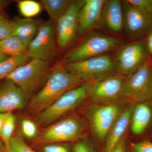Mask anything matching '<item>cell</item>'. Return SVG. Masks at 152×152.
<instances>
[{"label": "cell", "mask_w": 152, "mask_h": 152, "mask_svg": "<svg viewBox=\"0 0 152 152\" xmlns=\"http://www.w3.org/2000/svg\"><path fill=\"white\" fill-rule=\"evenodd\" d=\"M122 42L121 40L114 37L99 34L90 36L70 52L62 63L69 64L105 55Z\"/></svg>", "instance_id": "cell-7"}, {"label": "cell", "mask_w": 152, "mask_h": 152, "mask_svg": "<svg viewBox=\"0 0 152 152\" xmlns=\"http://www.w3.org/2000/svg\"><path fill=\"white\" fill-rule=\"evenodd\" d=\"M134 105H130L125 108L111 128L106 138L104 152H112L125 135V132L132 119Z\"/></svg>", "instance_id": "cell-16"}, {"label": "cell", "mask_w": 152, "mask_h": 152, "mask_svg": "<svg viewBox=\"0 0 152 152\" xmlns=\"http://www.w3.org/2000/svg\"><path fill=\"white\" fill-rule=\"evenodd\" d=\"M131 152H152V142L145 140L132 144Z\"/></svg>", "instance_id": "cell-29"}, {"label": "cell", "mask_w": 152, "mask_h": 152, "mask_svg": "<svg viewBox=\"0 0 152 152\" xmlns=\"http://www.w3.org/2000/svg\"><path fill=\"white\" fill-rule=\"evenodd\" d=\"M19 12L25 18H31L40 13L42 6L40 3L34 0H22L18 2Z\"/></svg>", "instance_id": "cell-24"}, {"label": "cell", "mask_w": 152, "mask_h": 152, "mask_svg": "<svg viewBox=\"0 0 152 152\" xmlns=\"http://www.w3.org/2000/svg\"><path fill=\"white\" fill-rule=\"evenodd\" d=\"M146 45L148 52L152 56V28L149 31L147 37Z\"/></svg>", "instance_id": "cell-33"}, {"label": "cell", "mask_w": 152, "mask_h": 152, "mask_svg": "<svg viewBox=\"0 0 152 152\" xmlns=\"http://www.w3.org/2000/svg\"><path fill=\"white\" fill-rule=\"evenodd\" d=\"M28 98L18 86L6 80L0 85V113L21 110L27 104Z\"/></svg>", "instance_id": "cell-14"}, {"label": "cell", "mask_w": 152, "mask_h": 152, "mask_svg": "<svg viewBox=\"0 0 152 152\" xmlns=\"http://www.w3.org/2000/svg\"><path fill=\"white\" fill-rule=\"evenodd\" d=\"M21 130L23 134L28 139L37 137L38 130L37 125L31 120L25 119L21 123Z\"/></svg>", "instance_id": "cell-26"}, {"label": "cell", "mask_w": 152, "mask_h": 152, "mask_svg": "<svg viewBox=\"0 0 152 152\" xmlns=\"http://www.w3.org/2000/svg\"><path fill=\"white\" fill-rule=\"evenodd\" d=\"M5 18H6L4 16H3L2 15H0V21L2 20Z\"/></svg>", "instance_id": "cell-39"}, {"label": "cell", "mask_w": 152, "mask_h": 152, "mask_svg": "<svg viewBox=\"0 0 152 152\" xmlns=\"http://www.w3.org/2000/svg\"><path fill=\"white\" fill-rule=\"evenodd\" d=\"M51 69L50 62L32 58L14 70L5 79L18 86L29 99L45 82Z\"/></svg>", "instance_id": "cell-2"}, {"label": "cell", "mask_w": 152, "mask_h": 152, "mask_svg": "<svg viewBox=\"0 0 152 152\" xmlns=\"http://www.w3.org/2000/svg\"><path fill=\"white\" fill-rule=\"evenodd\" d=\"M124 23L131 38L141 37L149 32L152 25V14L123 2Z\"/></svg>", "instance_id": "cell-13"}, {"label": "cell", "mask_w": 152, "mask_h": 152, "mask_svg": "<svg viewBox=\"0 0 152 152\" xmlns=\"http://www.w3.org/2000/svg\"><path fill=\"white\" fill-rule=\"evenodd\" d=\"M106 1L85 0L79 10L78 33L82 36L92 28L99 21Z\"/></svg>", "instance_id": "cell-15"}, {"label": "cell", "mask_w": 152, "mask_h": 152, "mask_svg": "<svg viewBox=\"0 0 152 152\" xmlns=\"http://www.w3.org/2000/svg\"><path fill=\"white\" fill-rule=\"evenodd\" d=\"M16 20H10L4 19L0 21V41L12 35Z\"/></svg>", "instance_id": "cell-27"}, {"label": "cell", "mask_w": 152, "mask_h": 152, "mask_svg": "<svg viewBox=\"0 0 152 152\" xmlns=\"http://www.w3.org/2000/svg\"><path fill=\"white\" fill-rule=\"evenodd\" d=\"M152 62L149 59L125 80L121 98L135 103L152 100L150 86V71Z\"/></svg>", "instance_id": "cell-8"}, {"label": "cell", "mask_w": 152, "mask_h": 152, "mask_svg": "<svg viewBox=\"0 0 152 152\" xmlns=\"http://www.w3.org/2000/svg\"><path fill=\"white\" fill-rule=\"evenodd\" d=\"M0 152H6L5 146L1 137H0Z\"/></svg>", "instance_id": "cell-35"}, {"label": "cell", "mask_w": 152, "mask_h": 152, "mask_svg": "<svg viewBox=\"0 0 152 152\" xmlns=\"http://www.w3.org/2000/svg\"><path fill=\"white\" fill-rule=\"evenodd\" d=\"M73 152H94L91 147L84 140L78 141L74 145Z\"/></svg>", "instance_id": "cell-31"}, {"label": "cell", "mask_w": 152, "mask_h": 152, "mask_svg": "<svg viewBox=\"0 0 152 152\" xmlns=\"http://www.w3.org/2000/svg\"><path fill=\"white\" fill-rule=\"evenodd\" d=\"M0 51L9 57L26 54L27 48L15 36H11L0 41Z\"/></svg>", "instance_id": "cell-21"}, {"label": "cell", "mask_w": 152, "mask_h": 152, "mask_svg": "<svg viewBox=\"0 0 152 152\" xmlns=\"http://www.w3.org/2000/svg\"><path fill=\"white\" fill-rule=\"evenodd\" d=\"M88 83H85L62 95L45 110L37 115L41 126L50 124L80 105L88 96Z\"/></svg>", "instance_id": "cell-4"}, {"label": "cell", "mask_w": 152, "mask_h": 152, "mask_svg": "<svg viewBox=\"0 0 152 152\" xmlns=\"http://www.w3.org/2000/svg\"><path fill=\"white\" fill-rule=\"evenodd\" d=\"M38 22L31 18L16 19V23L12 35L17 37L27 47L37 33Z\"/></svg>", "instance_id": "cell-19"}, {"label": "cell", "mask_w": 152, "mask_h": 152, "mask_svg": "<svg viewBox=\"0 0 152 152\" xmlns=\"http://www.w3.org/2000/svg\"><path fill=\"white\" fill-rule=\"evenodd\" d=\"M85 125L81 118L73 115L51 125L38 137L37 142L46 145L72 142L83 134Z\"/></svg>", "instance_id": "cell-5"}, {"label": "cell", "mask_w": 152, "mask_h": 152, "mask_svg": "<svg viewBox=\"0 0 152 152\" xmlns=\"http://www.w3.org/2000/svg\"><path fill=\"white\" fill-rule=\"evenodd\" d=\"M125 76L116 73L88 83V95L95 102L112 103L121 98Z\"/></svg>", "instance_id": "cell-10"}, {"label": "cell", "mask_w": 152, "mask_h": 152, "mask_svg": "<svg viewBox=\"0 0 152 152\" xmlns=\"http://www.w3.org/2000/svg\"><path fill=\"white\" fill-rule=\"evenodd\" d=\"M148 59L145 44L136 42L123 47L118 53L115 61L118 73L129 76Z\"/></svg>", "instance_id": "cell-12"}, {"label": "cell", "mask_w": 152, "mask_h": 152, "mask_svg": "<svg viewBox=\"0 0 152 152\" xmlns=\"http://www.w3.org/2000/svg\"><path fill=\"white\" fill-rule=\"evenodd\" d=\"M152 118V109L145 102L134 105L131 119L132 132L136 135L143 133L151 122Z\"/></svg>", "instance_id": "cell-18"}, {"label": "cell", "mask_w": 152, "mask_h": 152, "mask_svg": "<svg viewBox=\"0 0 152 152\" xmlns=\"http://www.w3.org/2000/svg\"><path fill=\"white\" fill-rule=\"evenodd\" d=\"M125 109L120 104H96L86 111L92 130L99 141L106 139L114 123Z\"/></svg>", "instance_id": "cell-9"}, {"label": "cell", "mask_w": 152, "mask_h": 152, "mask_svg": "<svg viewBox=\"0 0 152 152\" xmlns=\"http://www.w3.org/2000/svg\"><path fill=\"white\" fill-rule=\"evenodd\" d=\"M150 86H151V92L152 99V66H151V71H150Z\"/></svg>", "instance_id": "cell-38"}, {"label": "cell", "mask_w": 152, "mask_h": 152, "mask_svg": "<svg viewBox=\"0 0 152 152\" xmlns=\"http://www.w3.org/2000/svg\"><path fill=\"white\" fill-rule=\"evenodd\" d=\"M84 1H71L65 12L56 22L57 48L64 50L75 37L78 30V13Z\"/></svg>", "instance_id": "cell-11"}, {"label": "cell", "mask_w": 152, "mask_h": 152, "mask_svg": "<svg viewBox=\"0 0 152 152\" xmlns=\"http://www.w3.org/2000/svg\"><path fill=\"white\" fill-rule=\"evenodd\" d=\"M83 83L78 77L68 72L63 63L56 64L51 69L43 86L31 97L28 103V110L38 115L62 95Z\"/></svg>", "instance_id": "cell-1"}, {"label": "cell", "mask_w": 152, "mask_h": 152, "mask_svg": "<svg viewBox=\"0 0 152 152\" xmlns=\"http://www.w3.org/2000/svg\"><path fill=\"white\" fill-rule=\"evenodd\" d=\"M8 152H36L26 143L19 133L11 139Z\"/></svg>", "instance_id": "cell-25"}, {"label": "cell", "mask_w": 152, "mask_h": 152, "mask_svg": "<svg viewBox=\"0 0 152 152\" xmlns=\"http://www.w3.org/2000/svg\"><path fill=\"white\" fill-rule=\"evenodd\" d=\"M9 56L0 51V63L5 61L8 58Z\"/></svg>", "instance_id": "cell-36"}, {"label": "cell", "mask_w": 152, "mask_h": 152, "mask_svg": "<svg viewBox=\"0 0 152 152\" xmlns=\"http://www.w3.org/2000/svg\"><path fill=\"white\" fill-rule=\"evenodd\" d=\"M126 1L133 7L152 14V0H127Z\"/></svg>", "instance_id": "cell-28"}, {"label": "cell", "mask_w": 152, "mask_h": 152, "mask_svg": "<svg viewBox=\"0 0 152 152\" xmlns=\"http://www.w3.org/2000/svg\"><path fill=\"white\" fill-rule=\"evenodd\" d=\"M43 152H69L66 147L58 143H50L44 145Z\"/></svg>", "instance_id": "cell-30"}, {"label": "cell", "mask_w": 152, "mask_h": 152, "mask_svg": "<svg viewBox=\"0 0 152 152\" xmlns=\"http://www.w3.org/2000/svg\"><path fill=\"white\" fill-rule=\"evenodd\" d=\"M15 117L12 113H8L0 133V137L4 144L6 152H8L10 142L15 128Z\"/></svg>", "instance_id": "cell-23"}, {"label": "cell", "mask_w": 152, "mask_h": 152, "mask_svg": "<svg viewBox=\"0 0 152 152\" xmlns=\"http://www.w3.org/2000/svg\"><path fill=\"white\" fill-rule=\"evenodd\" d=\"M64 65L68 72L85 83L95 81L118 72L115 61L106 55Z\"/></svg>", "instance_id": "cell-3"}, {"label": "cell", "mask_w": 152, "mask_h": 152, "mask_svg": "<svg viewBox=\"0 0 152 152\" xmlns=\"http://www.w3.org/2000/svg\"><path fill=\"white\" fill-rule=\"evenodd\" d=\"M31 58L26 54L9 57L0 63V80L5 78L16 68L29 61Z\"/></svg>", "instance_id": "cell-22"}, {"label": "cell", "mask_w": 152, "mask_h": 152, "mask_svg": "<svg viewBox=\"0 0 152 152\" xmlns=\"http://www.w3.org/2000/svg\"><path fill=\"white\" fill-rule=\"evenodd\" d=\"M103 12L105 22L109 29L115 33L121 32L124 24V10L121 2L118 0L106 1Z\"/></svg>", "instance_id": "cell-17"}, {"label": "cell", "mask_w": 152, "mask_h": 152, "mask_svg": "<svg viewBox=\"0 0 152 152\" xmlns=\"http://www.w3.org/2000/svg\"><path fill=\"white\" fill-rule=\"evenodd\" d=\"M7 113H0V133L7 117Z\"/></svg>", "instance_id": "cell-34"}, {"label": "cell", "mask_w": 152, "mask_h": 152, "mask_svg": "<svg viewBox=\"0 0 152 152\" xmlns=\"http://www.w3.org/2000/svg\"><path fill=\"white\" fill-rule=\"evenodd\" d=\"M112 152H126V136L121 139Z\"/></svg>", "instance_id": "cell-32"}, {"label": "cell", "mask_w": 152, "mask_h": 152, "mask_svg": "<svg viewBox=\"0 0 152 152\" xmlns=\"http://www.w3.org/2000/svg\"><path fill=\"white\" fill-rule=\"evenodd\" d=\"M56 22L50 20L39 25L35 37L27 47V55L31 58L50 62L56 56Z\"/></svg>", "instance_id": "cell-6"}, {"label": "cell", "mask_w": 152, "mask_h": 152, "mask_svg": "<svg viewBox=\"0 0 152 152\" xmlns=\"http://www.w3.org/2000/svg\"><path fill=\"white\" fill-rule=\"evenodd\" d=\"M72 1L42 0L40 3L50 19L56 22L65 12Z\"/></svg>", "instance_id": "cell-20"}, {"label": "cell", "mask_w": 152, "mask_h": 152, "mask_svg": "<svg viewBox=\"0 0 152 152\" xmlns=\"http://www.w3.org/2000/svg\"><path fill=\"white\" fill-rule=\"evenodd\" d=\"M8 2L7 1L0 0V10L4 8L7 4Z\"/></svg>", "instance_id": "cell-37"}]
</instances>
